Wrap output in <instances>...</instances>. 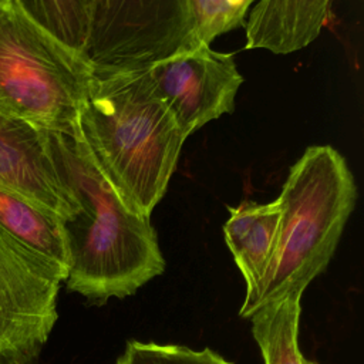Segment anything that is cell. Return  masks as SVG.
Segmentation results:
<instances>
[{"instance_id": "cell-6", "label": "cell", "mask_w": 364, "mask_h": 364, "mask_svg": "<svg viewBox=\"0 0 364 364\" xmlns=\"http://www.w3.org/2000/svg\"><path fill=\"white\" fill-rule=\"evenodd\" d=\"M67 274L0 229V364H30L57 321Z\"/></svg>"}, {"instance_id": "cell-7", "label": "cell", "mask_w": 364, "mask_h": 364, "mask_svg": "<svg viewBox=\"0 0 364 364\" xmlns=\"http://www.w3.org/2000/svg\"><path fill=\"white\" fill-rule=\"evenodd\" d=\"M158 95L188 138L205 124L235 109L243 82L233 54L202 44L146 67Z\"/></svg>"}, {"instance_id": "cell-5", "label": "cell", "mask_w": 364, "mask_h": 364, "mask_svg": "<svg viewBox=\"0 0 364 364\" xmlns=\"http://www.w3.org/2000/svg\"><path fill=\"white\" fill-rule=\"evenodd\" d=\"M186 0H94L85 55L95 68H142L188 48Z\"/></svg>"}, {"instance_id": "cell-1", "label": "cell", "mask_w": 364, "mask_h": 364, "mask_svg": "<svg viewBox=\"0 0 364 364\" xmlns=\"http://www.w3.org/2000/svg\"><path fill=\"white\" fill-rule=\"evenodd\" d=\"M57 172L80 203L64 222L68 246V290L104 304L134 294L165 270L149 218L132 212L94 159L80 128L47 131Z\"/></svg>"}, {"instance_id": "cell-15", "label": "cell", "mask_w": 364, "mask_h": 364, "mask_svg": "<svg viewBox=\"0 0 364 364\" xmlns=\"http://www.w3.org/2000/svg\"><path fill=\"white\" fill-rule=\"evenodd\" d=\"M115 364H233L212 348L128 340Z\"/></svg>"}, {"instance_id": "cell-14", "label": "cell", "mask_w": 364, "mask_h": 364, "mask_svg": "<svg viewBox=\"0 0 364 364\" xmlns=\"http://www.w3.org/2000/svg\"><path fill=\"white\" fill-rule=\"evenodd\" d=\"M255 0H186L188 48L210 41L243 24L246 13ZM186 48V50H188Z\"/></svg>"}, {"instance_id": "cell-11", "label": "cell", "mask_w": 364, "mask_h": 364, "mask_svg": "<svg viewBox=\"0 0 364 364\" xmlns=\"http://www.w3.org/2000/svg\"><path fill=\"white\" fill-rule=\"evenodd\" d=\"M0 229L33 253L68 273L64 220L13 192L0 189Z\"/></svg>"}, {"instance_id": "cell-2", "label": "cell", "mask_w": 364, "mask_h": 364, "mask_svg": "<svg viewBox=\"0 0 364 364\" xmlns=\"http://www.w3.org/2000/svg\"><path fill=\"white\" fill-rule=\"evenodd\" d=\"M80 128L122 202L151 218L186 136L154 88L146 67H94Z\"/></svg>"}, {"instance_id": "cell-10", "label": "cell", "mask_w": 364, "mask_h": 364, "mask_svg": "<svg viewBox=\"0 0 364 364\" xmlns=\"http://www.w3.org/2000/svg\"><path fill=\"white\" fill-rule=\"evenodd\" d=\"M280 215L279 199L267 203L245 200L235 208H229L223 235L246 283L245 300L255 294L269 264L277 237Z\"/></svg>"}, {"instance_id": "cell-8", "label": "cell", "mask_w": 364, "mask_h": 364, "mask_svg": "<svg viewBox=\"0 0 364 364\" xmlns=\"http://www.w3.org/2000/svg\"><path fill=\"white\" fill-rule=\"evenodd\" d=\"M0 189L20 195L64 222L80 203L60 178L50 154L47 131L0 114Z\"/></svg>"}, {"instance_id": "cell-13", "label": "cell", "mask_w": 364, "mask_h": 364, "mask_svg": "<svg viewBox=\"0 0 364 364\" xmlns=\"http://www.w3.org/2000/svg\"><path fill=\"white\" fill-rule=\"evenodd\" d=\"M17 1L33 20H36L58 40L78 51H85L94 0Z\"/></svg>"}, {"instance_id": "cell-12", "label": "cell", "mask_w": 364, "mask_h": 364, "mask_svg": "<svg viewBox=\"0 0 364 364\" xmlns=\"http://www.w3.org/2000/svg\"><path fill=\"white\" fill-rule=\"evenodd\" d=\"M301 293L264 304L249 317L264 364H304L299 347Z\"/></svg>"}, {"instance_id": "cell-9", "label": "cell", "mask_w": 364, "mask_h": 364, "mask_svg": "<svg viewBox=\"0 0 364 364\" xmlns=\"http://www.w3.org/2000/svg\"><path fill=\"white\" fill-rule=\"evenodd\" d=\"M333 0H260L246 23V50L289 54L309 46L328 20Z\"/></svg>"}, {"instance_id": "cell-4", "label": "cell", "mask_w": 364, "mask_h": 364, "mask_svg": "<svg viewBox=\"0 0 364 364\" xmlns=\"http://www.w3.org/2000/svg\"><path fill=\"white\" fill-rule=\"evenodd\" d=\"M94 65L33 20L17 0H0V114L74 134Z\"/></svg>"}, {"instance_id": "cell-3", "label": "cell", "mask_w": 364, "mask_h": 364, "mask_svg": "<svg viewBox=\"0 0 364 364\" xmlns=\"http://www.w3.org/2000/svg\"><path fill=\"white\" fill-rule=\"evenodd\" d=\"M274 249L242 318L290 293H304L331 260L354 209L357 188L344 156L330 145L309 146L291 165L279 195Z\"/></svg>"}]
</instances>
